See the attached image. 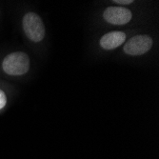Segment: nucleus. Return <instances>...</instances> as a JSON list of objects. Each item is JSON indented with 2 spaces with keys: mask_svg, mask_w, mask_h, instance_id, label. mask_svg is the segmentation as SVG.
Masks as SVG:
<instances>
[{
  "mask_svg": "<svg viewBox=\"0 0 159 159\" xmlns=\"http://www.w3.org/2000/svg\"><path fill=\"white\" fill-rule=\"evenodd\" d=\"M115 4H118V5H129L134 3L133 0H113L112 1Z\"/></svg>",
  "mask_w": 159,
  "mask_h": 159,
  "instance_id": "nucleus-7",
  "label": "nucleus"
},
{
  "mask_svg": "<svg viewBox=\"0 0 159 159\" xmlns=\"http://www.w3.org/2000/svg\"><path fill=\"white\" fill-rule=\"evenodd\" d=\"M127 35L124 32L114 31L105 34L99 40V45L105 51H111L120 47L126 41Z\"/></svg>",
  "mask_w": 159,
  "mask_h": 159,
  "instance_id": "nucleus-5",
  "label": "nucleus"
},
{
  "mask_svg": "<svg viewBox=\"0 0 159 159\" xmlns=\"http://www.w3.org/2000/svg\"><path fill=\"white\" fill-rule=\"evenodd\" d=\"M22 28L25 35L33 42L38 43L44 39L46 28L42 18L36 12L28 11L22 18Z\"/></svg>",
  "mask_w": 159,
  "mask_h": 159,
  "instance_id": "nucleus-2",
  "label": "nucleus"
},
{
  "mask_svg": "<svg viewBox=\"0 0 159 159\" xmlns=\"http://www.w3.org/2000/svg\"><path fill=\"white\" fill-rule=\"evenodd\" d=\"M31 68V59L24 52H13L4 57L2 70L11 76H21L26 75Z\"/></svg>",
  "mask_w": 159,
  "mask_h": 159,
  "instance_id": "nucleus-1",
  "label": "nucleus"
},
{
  "mask_svg": "<svg viewBox=\"0 0 159 159\" xmlns=\"http://www.w3.org/2000/svg\"><path fill=\"white\" fill-rule=\"evenodd\" d=\"M7 102H8L7 94L5 93V92L3 90L0 89V110H2L6 107Z\"/></svg>",
  "mask_w": 159,
  "mask_h": 159,
  "instance_id": "nucleus-6",
  "label": "nucleus"
},
{
  "mask_svg": "<svg viewBox=\"0 0 159 159\" xmlns=\"http://www.w3.org/2000/svg\"><path fill=\"white\" fill-rule=\"evenodd\" d=\"M103 18L110 24L122 26L131 22L133 19V12L131 10L124 7L111 6L106 8L103 11Z\"/></svg>",
  "mask_w": 159,
  "mask_h": 159,
  "instance_id": "nucleus-4",
  "label": "nucleus"
},
{
  "mask_svg": "<svg viewBox=\"0 0 159 159\" xmlns=\"http://www.w3.org/2000/svg\"><path fill=\"white\" fill-rule=\"evenodd\" d=\"M153 45L152 38L148 34H137L125 42L123 51L131 56H139L147 53Z\"/></svg>",
  "mask_w": 159,
  "mask_h": 159,
  "instance_id": "nucleus-3",
  "label": "nucleus"
}]
</instances>
